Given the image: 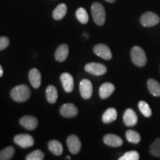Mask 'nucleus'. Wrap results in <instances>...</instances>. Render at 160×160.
<instances>
[{"label":"nucleus","instance_id":"2eb2a0df","mask_svg":"<svg viewBox=\"0 0 160 160\" xmlns=\"http://www.w3.org/2000/svg\"><path fill=\"white\" fill-rule=\"evenodd\" d=\"M29 81L34 88H38L41 85V73L37 68H32L29 71Z\"/></svg>","mask_w":160,"mask_h":160},{"label":"nucleus","instance_id":"1a4fd4ad","mask_svg":"<svg viewBox=\"0 0 160 160\" xmlns=\"http://www.w3.org/2000/svg\"><path fill=\"white\" fill-rule=\"evenodd\" d=\"M67 145L69 151L73 154H77L81 150L82 144L76 135H71L67 139Z\"/></svg>","mask_w":160,"mask_h":160},{"label":"nucleus","instance_id":"f8f14e48","mask_svg":"<svg viewBox=\"0 0 160 160\" xmlns=\"http://www.w3.org/2000/svg\"><path fill=\"white\" fill-rule=\"evenodd\" d=\"M60 113L64 117L72 118L77 115L78 109L72 103H66L60 108Z\"/></svg>","mask_w":160,"mask_h":160},{"label":"nucleus","instance_id":"6ab92c4d","mask_svg":"<svg viewBox=\"0 0 160 160\" xmlns=\"http://www.w3.org/2000/svg\"><path fill=\"white\" fill-rule=\"evenodd\" d=\"M148 88L150 93L154 97H160V84L153 79H149L147 82Z\"/></svg>","mask_w":160,"mask_h":160},{"label":"nucleus","instance_id":"aec40b11","mask_svg":"<svg viewBox=\"0 0 160 160\" xmlns=\"http://www.w3.org/2000/svg\"><path fill=\"white\" fill-rule=\"evenodd\" d=\"M67 5L65 4H59L53 11V17L56 20H61L65 17L67 13Z\"/></svg>","mask_w":160,"mask_h":160},{"label":"nucleus","instance_id":"f257e3e1","mask_svg":"<svg viewBox=\"0 0 160 160\" xmlns=\"http://www.w3.org/2000/svg\"><path fill=\"white\" fill-rule=\"evenodd\" d=\"M11 97L17 102H24L31 97L30 88L25 85H19L13 88L11 91Z\"/></svg>","mask_w":160,"mask_h":160},{"label":"nucleus","instance_id":"9d476101","mask_svg":"<svg viewBox=\"0 0 160 160\" xmlns=\"http://www.w3.org/2000/svg\"><path fill=\"white\" fill-rule=\"evenodd\" d=\"M60 80L62 84L63 88L67 93H71L74 88V81L72 76L68 73H63L60 76Z\"/></svg>","mask_w":160,"mask_h":160},{"label":"nucleus","instance_id":"9b49d317","mask_svg":"<svg viewBox=\"0 0 160 160\" xmlns=\"http://www.w3.org/2000/svg\"><path fill=\"white\" fill-rule=\"evenodd\" d=\"M123 121L126 126L133 127L137 124L138 118L136 112L131 108H128L123 115Z\"/></svg>","mask_w":160,"mask_h":160},{"label":"nucleus","instance_id":"b1692460","mask_svg":"<svg viewBox=\"0 0 160 160\" xmlns=\"http://www.w3.org/2000/svg\"><path fill=\"white\" fill-rule=\"evenodd\" d=\"M76 17L79 20V22H81L82 24H86L88 22V14L86 10L83 8H79L77 9V12H76Z\"/></svg>","mask_w":160,"mask_h":160},{"label":"nucleus","instance_id":"6e6552de","mask_svg":"<svg viewBox=\"0 0 160 160\" xmlns=\"http://www.w3.org/2000/svg\"><path fill=\"white\" fill-rule=\"evenodd\" d=\"M93 52L98 57L102 58L105 60H110L112 58L111 50L108 45L105 44H98L93 48Z\"/></svg>","mask_w":160,"mask_h":160},{"label":"nucleus","instance_id":"2f4dec72","mask_svg":"<svg viewBox=\"0 0 160 160\" xmlns=\"http://www.w3.org/2000/svg\"><path fill=\"white\" fill-rule=\"evenodd\" d=\"M105 1L108 2H110V3H113V2H115L116 0H105Z\"/></svg>","mask_w":160,"mask_h":160},{"label":"nucleus","instance_id":"c756f323","mask_svg":"<svg viewBox=\"0 0 160 160\" xmlns=\"http://www.w3.org/2000/svg\"><path fill=\"white\" fill-rule=\"evenodd\" d=\"M10 44V40L6 37H0V51L7 48Z\"/></svg>","mask_w":160,"mask_h":160},{"label":"nucleus","instance_id":"423d86ee","mask_svg":"<svg viewBox=\"0 0 160 160\" xmlns=\"http://www.w3.org/2000/svg\"><path fill=\"white\" fill-rule=\"evenodd\" d=\"M79 91L83 99H90L93 93V85L91 82L87 79L82 80L79 84Z\"/></svg>","mask_w":160,"mask_h":160},{"label":"nucleus","instance_id":"7c9ffc66","mask_svg":"<svg viewBox=\"0 0 160 160\" xmlns=\"http://www.w3.org/2000/svg\"><path fill=\"white\" fill-rule=\"evenodd\" d=\"M2 75H3V69L2 68L1 65H0V77H1Z\"/></svg>","mask_w":160,"mask_h":160},{"label":"nucleus","instance_id":"bb28decb","mask_svg":"<svg viewBox=\"0 0 160 160\" xmlns=\"http://www.w3.org/2000/svg\"><path fill=\"white\" fill-rule=\"evenodd\" d=\"M150 153L154 157L160 158V139H156L150 147Z\"/></svg>","mask_w":160,"mask_h":160},{"label":"nucleus","instance_id":"393cba45","mask_svg":"<svg viewBox=\"0 0 160 160\" xmlns=\"http://www.w3.org/2000/svg\"><path fill=\"white\" fill-rule=\"evenodd\" d=\"M15 150L13 147L10 146L7 147L0 151V160H9L11 159L14 155Z\"/></svg>","mask_w":160,"mask_h":160},{"label":"nucleus","instance_id":"5701e85b","mask_svg":"<svg viewBox=\"0 0 160 160\" xmlns=\"http://www.w3.org/2000/svg\"><path fill=\"white\" fill-rule=\"evenodd\" d=\"M125 137L129 142L133 144L139 143L141 140V137H140L139 133L133 131V130H128V131H126Z\"/></svg>","mask_w":160,"mask_h":160},{"label":"nucleus","instance_id":"f3484780","mask_svg":"<svg viewBox=\"0 0 160 160\" xmlns=\"http://www.w3.org/2000/svg\"><path fill=\"white\" fill-rule=\"evenodd\" d=\"M115 87L110 82L103 83L99 88V97L102 99H107L113 93Z\"/></svg>","mask_w":160,"mask_h":160},{"label":"nucleus","instance_id":"20e7f679","mask_svg":"<svg viewBox=\"0 0 160 160\" xmlns=\"http://www.w3.org/2000/svg\"><path fill=\"white\" fill-rule=\"evenodd\" d=\"M160 18L153 12H146L140 17V23L144 27H153L159 22Z\"/></svg>","mask_w":160,"mask_h":160},{"label":"nucleus","instance_id":"473e14b6","mask_svg":"<svg viewBox=\"0 0 160 160\" xmlns=\"http://www.w3.org/2000/svg\"><path fill=\"white\" fill-rule=\"evenodd\" d=\"M66 159H71V157L68 156V157H66Z\"/></svg>","mask_w":160,"mask_h":160},{"label":"nucleus","instance_id":"dca6fc26","mask_svg":"<svg viewBox=\"0 0 160 160\" xmlns=\"http://www.w3.org/2000/svg\"><path fill=\"white\" fill-rule=\"evenodd\" d=\"M69 53V48L66 44H62L57 48L55 52V59L58 62H64L67 59Z\"/></svg>","mask_w":160,"mask_h":160},{"label":"nucleus","instance_id":"39448f33","mask_svg":"<svg viewBox=\"0 0 160 160\" xmlns=\"http://www.w3.org/2000/svg\"><path fill=\"white\" fill-rule=\"evenodd\" d=\"M86 72L94 76H102L107 72V68L101 63L91 62L85 66Z\"/></svg>","mask_w":160,"mask_h":160},{"label":"nucleus","instance_id":"412c9836","mask_svg":"<svg viewBox=\"0 0 160 160\" xmlns=\"http://www.w3.org/2000/svg\"><path fill=\"white\" fill-rule=\"evenodd\" d=\"M48 149L56 156H60L63 152L62 145L57 140H51L48 142Z\"/></svg>","mask_w":160,"mask_h":160},{"label":"nucleus","instance_id":"cd10ccee","mask_svg":"<svg viewBox=\"0 0 160 160\" xmlns=\"http://www.w3.org/2000/svg\"><path fill=\"white\" fill-rule=\"evenodd\" d=\"M45 157V154L40 150H35L26 156L25 159L27 160H42Z\"/></svg>","mask_w":160,"mask_h":160},{"label":"nucleus","instance_id":"f03ea898","mask_svg":"<svg viewBox=\"0 0 160 160\" xmlns=\"http://www.w3.org/2000/svg\"><path fill=\"white\" fill-rule=\"evenodd\" d=\"M91 13L93 21L97 25L102 26L105 22L106 13L105 8L101 3L94 2L91 6Z\"/></svg>","mask_w":160,"mask_h":160},{"label":"nucleus","instance_id":"a211bd4d","mask_svg":"<svg viewBox=\"0 0 160 160\" xmlns=\"http://www.w3.org/2000/svg\"><path fill=\"white\" fill-rule=\"evenodd\" d=\"M117 118V111L113 108H111L106 110V111L102 115V122L104 123H111L115 121Z\"/></svg>","mask_w":160,"mask_h":160},{"label":"nucleus","instance_id":"4468645a","mask_svg":"<svg viewBox=\"0 0 160 160\" xmlns=\"http://www.w3.org/2000/svg\"><path fill=\"white\" fill-rule=\"evenodd\" d=\"M103 141L105 145L111 146V147H119L123 144L122 138L117 135L113 134V133L105 135L104 137Z\"/></svg>","mask_w":160,"mask_h":160},{"label":"nucleus","instance_id":"7ed1b4c3","mask_svg":"<svg viewBox=\"0 0 160 160\" xmlns=\"http://www.w3.org/2000/svg\"><path fill=\"white\" fill-rule=\"evenodd\" d=\"M131 57L133 63L138 67H143L147 62V57L144 50L139 46L132 48Z\"/></svg>","mask_w":160,"mask_h":160},{"label":"nucleus","instance_id":"0eeeda50","mask_svg":"<svg viewBox=\"0 0 160 160\" xmlns=\"http://www.w3.org/2000/svg\"><path fill=\"white\" fill-rule=\"evenodd\" d=\"M14 142L22 148H27L33 145L34 139L29 134H19L14 137Z\"/></svg>","mask_w":160,"mask_h":160},{"label":"nucleus","instance_id":"a878e982","mask_svg":"<svg viewBox=\"0 0 160 160\" xmlns=\"http://www.w3.org/2000/svg\"><path fill=\"white\" fill-rule=\"evenodd\" d=\"M138 107L140 112L142 113L143 116H145V117H150L152 114V111L146 102L145 101H140L139 104H138Z\"/></svg>","mask_w":160,"mask_h":160},{"label":"nucleus","instance_id":"c85d7f7f","mask_svg":"<svg viewBox=\"0 0 160 160\" xmlns=\"http://www.w3.org/2000/svg\"><path fill=\"white\" fill-rule=\"evenodd\" d=\"M139 159V154L137 151H128L122 157L119 158V160H138Z\"/></svg>","mask_w":160,"mask_h":160},{"label":"nucleus","instance_id":"4be33fe9","mask_svg":"<svg viewBox=\"0 0 160 160\" xmlns=\"http://www.w3.org/2000/svg\"><path fill=\"white\" fill-rule=\"evenodd\" d=\"M46 98L48 102L51 104H54L58 99L57 90L53 85H49L46 89Z\"/></svg>","mask_w":160,"mask_h":160},{"label":"nucleus","instance_id":"ddd939ff","mask_svg":"<svg viewBox=\"0 0 160 160\" xmlns=\"http://www.w3.org/2000/svg\"><path fill=\"white\" fill-rule=\"evenodd\" d=\"M19 123L22 127L25 128L27 130L32 131L34 130L37 127L38 121L37 118L32 116H25L22 117L19 120Z\"/></svg>","mask_w":160,"mask_h":160}]
</instances>
